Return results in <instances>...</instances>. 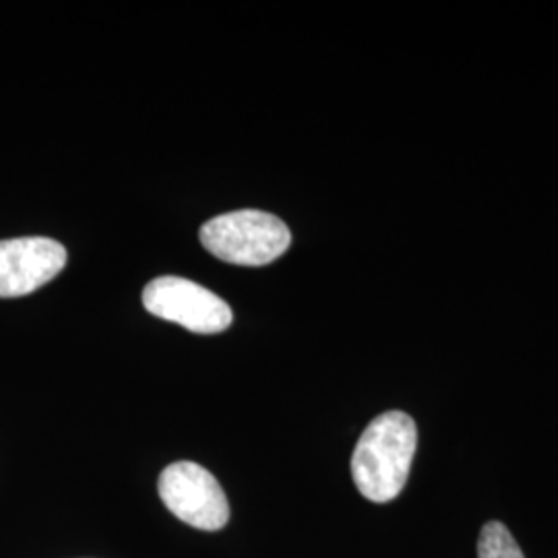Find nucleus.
Returning <instances> with one entry per match:
<instances>
[{"label": "nucleus", "mask_w": 558, "mask_h": 558, "mask_svg": "<svg viewBox=\"0 0 558 558\" xmlns=\"http://www.w3.org/2000/svg\"><path fill=\"white\" fill-rule=\"evenodd\" d=\"M418 445V428L405 412H385L362 433L352 456V478L364 499L389 502L403 490Z\"/></svg>", "instance_id": "1"}, {"label": "nucleus", "mask_w": 558, "mask_h": 558, "mask_svg": "<svg viewBox=\"0 0 558 558\" xmlns=\"http://www.w3.org/2000/svg\"><path fill=\"white\" fill-rule=\"evenodd\" d=\"M147 313L199 336H216L232 325L228 302L191 279L163 276L149 281L143 290Z\"/></svg>", "instance_id": "3"}, {"label": "nucleus", "mask_w": 558, "mask_h": 558, "mask_svg": "<svg viewBox=\"0 0 558 558\" xmlns=\"http://www.w3.org/2000/svg\"><path fill=\"white\" fill-rule=\"evenodd\" d=\"M66 248L44 236L0 240V299L32 294L59 276Z\"/></svg>", "instance_id": "5"}, {"label": "nucleus", "mask_w": 558, "mask_h": 558, "mask_svg": "<svg viewBox=\"0 0 558 558\" xmlns=\"http://www.w3.org/2000/svg\"><path fill=\"white\" fill-rule=\"evenodd\" d=\"M478 558H525L513 534L500 523L488 521L478 539Z\"/></svg>", "instance_id": "6"}, {"label": "nucleus", "mask_w": 558, "mask_h": 558, "mask_svg": "<svg viewBox=\"0 0 558 558\" xmlns=\"http://www.w3.org/2000/svg\"><path fill=\"white\" fill-rule=\"evenodd\" d=\"M160 499L180 521L218 532L230 519V505L220 482L195 461H177L161 472Z\"/></svg>", "instance_id": "4"}, {"label": "nucleus", "mask_w": 558, "mask_h": 558, "mask_svg": "<svg viewBox=\"0 0 558 558\" xmlns=\"http://www.w3.org/2000/svg\"><path fill=\"white\" fill-rule=\"evenodd\" d=\"M199 239L205 251L220 260L260 267L279 259L290 248L292 232L274 214L240 209L205 221Z\"/></svg>", "instance_id": "2"}]
</instances>
